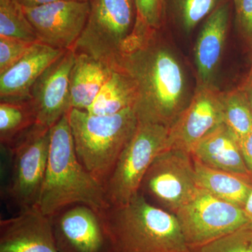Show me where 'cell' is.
<instances>
[{
  "instance_id": "obj_12",
  "label": "cell",
  "mask_w": 252,
  "mask_h": 252,
  "mask_svg": "<svg viewBox=\"0 0 252 252\" xmlns=\"http://www.w3.org/2000/svg\"><path fill=\"white\" fill-rule=\"evenodd\" d=\"M51 222L59 252H114L102 212L74 205L51 217Z\"/></svg>"
},
{
  "instance_id": "obj_31",
  "label": "cell",
  "mask_w": 252,
  "mask_h": 252,
  "mask_svg": "<svg viewBox=\"0 0 252 252\" xmlns=\"http://www.w3.org/2000/svg\"><path fill=\"white\" fill-rule=\"evenodd\" d=\"M243 209L248 220V224L247 228H252V190L251 193L249 195Z\"/></svg>"
},
{
  "instance_id": "obj_1",
  "label": "cell",
  "mask_w": 252,
  "mask_h": 252,
  "mask_svg": "<svg viewBox=\"0 0 252 252\" xmlns=\"http://www.w3.org/2000/svg\"><path fill=\"white\" fill-rule=\"evenodd\" d=\"M158 31L137 17L119 68L135 82L137 97L134 108L139 122L170 128L193 95L183 64Z\"/></svg>"
},
{
  "instance_id": "obj_29",
  "label": "cell",
  "mask_w": 252,
  "mask_h": 252,
  "mask_svg": "<svg viewBox=\"0 0 252 252\" xmlns=\"http://www.w3.org/2000/svg\"><path fill=\"white\" fill-rule=\"evenodd\" d=\"M240 146L244 161L252 176V130L240 140Z\"/></svg>"
},
{
  "instance_id": "obj_32",
  "label": "cell",
  "mask_w": 252,
  "mask_h": 252,
  "mask_svg": "<svg viewBox=\"0 0 252 252\" xmlns=\"http://www.w3.org/2000/svg\"><path fill=\"white\" fill-rule=\"evenodd\" d=\"M242 88H243L245 92L246 93L249 102H250L252 109V79H248V81L242 86Z\"/></svg>"
},
{
  "instance_id": "obj_7",
  "label": "cell",
  "mask_w": 252,
  "mask_h": 252,
  "mask_svg": "<svg viewBox=\"0 0 252 252\" xmlns=\"http://www.w3.org/2000/svg\"><path fill=\"white\" fill-rule=\"evenodd\" d=\"M169 128L140 122L104 186L109 205H124L139 193L144 176L154 159L166 149Z\"/></svg>"
},
{
  "instance_id": "obj_22",
  "label": "cell",
  "mask_w": 252,
  "mask_h": 252,
  "mask_svg": "<svg viewBox=\"0 0 252 252\" xmlns=\"http://www.w3.org/2000/svg\"><path fill=\"white\" fill-rule=\"evenodd\" d=\"M223 124L234 132L239 141L252 130V109L243 88L222 92Z\"/></svg>"
},
{
  "instance_id": "obj_23",
  "label": "cell",
  "mask_w": 252,
  "mask_h": 252,
  "mask_svg": "<svg viewBox=\"0 0 252 252\" xmlns=\"http://www.w3.org/2000/svg\"><path fill=\"white\" fill-rule=\"evenodd\" d=\"M0 36L31 43L38 41L24 9L15 0H0Z\"/></svg>"
},
{
  "instance_id": "obj_25",
  "label": "cell",
  "mask_w": 252,
  "mask_h": 252,
  "mask_svg": "<svg viewBox=\"0 0 252 252\" xmlns=\"http://www.w3.org/2000/svg\"><path fill=\"white\" fill-rule=\"evenodd\" d=\"M191 252H252V228H241Z\"/></svg>"
},
{
  "instance_id": "obj_30",
  "label": "cell",
  "mask_w": 252,
  "mask_h": 252,
  "mask_svg": "<svg viewBox=\"0 0 252 252\" xmlns=\"http://www.w3.org/2000/svg\"><path fill=\"white\" fill-rule=\"evenodd\" d=\"M18 4L21 5L23 8H34L54 2L58 0H15Z\"/></svg>"
},
{
  "instance_id": "obj_24",
  "label": "cell",
  "mask_w": 252,
  "mask_h": 252,
  "mask_svg": "<svg viewBox=\"0 0 252 252\" xmlns=\"http://www.w3.org/2000/svg\"><path fill=\"white\" fill-rule=\"evenodd\" d=\"M182 26L190 32L220 5V0H175Z\"/></svg>"
},
{
  "instance_id": "obj_14",
  "label": "cell",
  "mask_w": 252,
  "mask_h": 252,
  "mask_svg": "<svg viewBox=\"0 0 252 252\" xmlns=\"http://www.w3.org/2000/svg\"><path fill=\"white\" fill-rule=\"evenodd\" d=\"M0 252H59L51 217L35 206L0 220Z\"/></svg>"
},
{
  "instance_id": "obj_5",
  "label": "cell",
  "mask_w": 252,
  "mask_h": 252,
  "mask_svg": "<svg viewBox=\"0 0 252 252\" xmlns=\"http://www.w3.org/2000/svg\"><path fill=\"white\" fill-rule=\"evenodd\" d=\"M51 128L36 124L1 149L9 157V179L1 195L18 212L37 206L49 159Z\"/></svg>"
},
{
  "instance_id": "obj_15",
  "label": "cell",
  "mask_w": 252,
  "mask_h": 252,
  "mask_svg": "<svg viewBox=\"0 0 252 252\" xmlns=\"http://www.w3.org/2000/svg\"><path fill=\"white\" fill-rule=\"evenodd\" d=\"M65 51L54 49L36 41L8 70L0 74L1 101L19 102L30 99L36 79Z\"/></svg>"
},
{
  "instance_id": "obj_18",
  "label": "cell",
  "mask_w": 252,
  "mask_h": 252,
  "mask_svg": "<svg viewBox=\"0 0 252 252\" xmlns=\"http://www.w3.org/2000/svg\"><path fill=\"white\" fill-rule=\"evenodd\" d=\"M114 69L88 55L75 53L69 80L72 109L87 110Z\"/></svg>"
},
{
  "instance_id": "obj_19",
  "label": "cell",
  "mask_w": 252,
  "mask_h": 252,
  "mask_svg": "<svg viewBox=\"0 0 252 252\" xmlns=\"http://www.w3.org/2000/svg\"><path fill=\"white\" fill-rule=\"evenodd\" d=\"M193 160L198 188L243 208L252 190V180Z\"/></svg>"
},
{
  "instance_id": "obj_16",
  "label": "cell",
  "mask_w": 252,
  "mask_h": 252,
  "mask_svg": "<svg viewBox=\"0 0 252 252\" xmlns=\"http://www.w3.org/2000/svg\"><path fill=\"white\" fill-rule=\"evenodd\" d=\"M229 16V4L220 3L207 17L200 31L194 49L198 86H215L226 40Z\"/></svg>"
},
{
  "instance_id": "obj_3",
  "label": "cell",
  "mask_w": 252,
  "mask_h": 252,
  "mask_svg": "<svg viewBox=\"0 0 252 252\" xmlns=\"http://www.w3.org/2000/svg\"><path fill=\"white\" fill-rule=\"evenodd\" d=\"M102 215L114 252H192L175 215L140 192Z\"/></svg>"
},
{
  "instance_id": "obj_21",
  "label": "cell",
  "mask_w": 252,
  "mask_h": 252,
  "mask_svg": "<svg viewBox=\"0 0 252 252\" xmlns=\"http://www.w3.org/2000/svg\"><path fill=\"white\" fill-rule=\"evenodd\" d=\"M36 124L29 99L0 102V142L6 147Z\"/></svg>"
},
{
  "instance_id": "obj_8",
  "label": "cell",
  "mask_w": 252,
  "mask_h": 252,
  "mask_svg": "<svg viewBox=\"0 0 252 252\" xmlns=\"http://www.w3.org/2000/svg\"><path fill=\"white\" fill-rule=\"evenodd\" d=\"M174 215L190 250L200 248L248 226L243 207L199 189Z\"/></svg>"
},
{
  "instance_id": "obj_9",
  "label": "cell",
  "mask_w": 252,
  "mask_h": 252,
  "mask_svg": "<svg viewBox=\"0 0 252 252\" xmlns=\"http://www.w3.org/2000/svg\"><path fill=\"white\" fill-rule=\"evenodd\" d=\"M198 189L190 154L167 149L154 159L144 176L140 192L164 210L175 214L193 198Z\"/></svg>"
},
{
  "instance_id": "obj_6",
  "label": "cell",
  "mask_w": 252,
  "mask_h": 252,
  "mask_svg": "<svg viewBox=\"0 0 252 252\" xmlns=\"http://www.w3.org/2000/svg\"><path fill=\"white\" fill-rule=\"evenodd\" d=\"M84 31L73 48L117 69L137 20L135 0H91Z\"/></svg>"
},
{
  "instance_id": "obj_26",
  "label": "cell",
  "mask_w": 252,
  "mask_h": 252,
  "mask_svg": "<svg viewBox=\"0 0 252 252\" xmlns=\"http://www.w3.org/2000/svg\"><path fill=\"white\" fill-rule=\"evenodd\" d=\"M33 44L15 38L0 36V74L19 61Z\"/></svg>"
},
{
  "instance_id": "obj_13",
  "label": "cell",
  "mask_w": 252,
  "mask_h": 252,
  "mask_svg": "<svg viewBox=\"0 0 252 252\" xmlns=\"http://www.w3.org/2000/svg\"><path fill=\"white\" fill-rule=\"evenodd\" d=\"M75 52L64 51L41 74L30 92L36 124L51 128L72 109L69 80Z\"/></svg>"
},
{
  "instance_id": "obj_17",
  "label": "cell",
  "mask_w": 252,
  "mask_h": 252,
  "mask_svg": "<svg viewBox=\"0 0 252 252\" xmlns=\"http://www.w3.org/2000/svg\"><path fill=\"white\" fill-rule=\"evenodd\" d=\"M190 155L207 166L252 180L244 161L238 137L224 124L200 141Z\"/></svg>"
},
{
  "instance_id": "obj_20",
  "label": "cell",
  "mask_w": 252,
  "mask_h": 252,
  "mask_svg": "<svg viewBox=\"0 0 252 252\" xmlns=\"http://www.w3.org/2000/svg\"><path fill=\"white\" fill-rule=\"evenodd\" d=\"M137 97L135 82L125 71L117 68L86 112L94 115H112L135 107Z\"/></svg>"
},
{
  "instance_id": "obj_2",
  "label": "cell",
  "mask_w": 252,
  "mask_h": 252,
  "mask_svg": "<svg viewBox=\"0 0 252 252\" xmlns=\"http://www.w3.org/2000/svg\"><path fill=\"white\" fill-rule=\"evenodd\" d=\"M69 113L51 127L49 159L37 205L51 218L74 205H87L99 212L110 206L103 186L78 158Z\"/></svg>"
},
{
  "instance_id": "obj_28",
  "label": "cell",
  "mask_w": 252,
  "mask_h": 252,
  "mask_svg": "<svg viewBox=\"0 0 252 252\" xmlns=\"http://www.w3.org/2000/svg\"><path fill=\"white\" fill-rule=\"evenodd\" d=\"M234 4L240 33L252 44V0H234Z\"/></svg>"
},
{
  "instance_id": "obj_27",
  "label": "cell",
  "mask_w": 252,
  "mask_h": 252,
  "mask_svg": "<svg viewBox=\"0 0 252 252\" xmlns=\"http://www.w3.org/2000/svg\"><path fill=\"white\" fill-rule=\"evenodd\" d=\"M137 17L152 29L158 31L163 18V0H135Z\"/></svg>"
},
{
  "instance_id": "obj_33",
  "label": "cell",
  "mask_w": 252,
  "mask_h": 252,
  "mask_svg": "<svg viewBox=\"0 0 252 252\" xmlns=\"http://www.w3.org/2000/svg\"><path fill=\"white\" fill-rule=\"evenodd\" d=\"M248 79H252V67L251 69V72H250V76H249Z\"/></svg>"
},
{
  "instance_id": "obj_34",
  "label": "cell",
  "mask_w": 252,
  "mask_h": 252,
  "mask_svg": "<svg viewBox=\"0 0 252 252\" xmlns=\"http://www.w3.org/2000/svg\"><path fill=\"white\" fill-rule=\"evenodd\" d=\"M76 1H91V0H76Z\"/></svg>"
},
{
  "instance_id": "obj_11",
  "label": "cell",
  "mask_w": 252,
  "mask_h": 252,
  "mask_svg": "<svg viewBox=\"0 0 252 252\" xmlns=\"http://www.w3.org/2000/svg\"><path fill=\"white\" fill-rule=\"evenodd\" d=\"M221 96L216 86H198L188 106L169 128L166 149L190 154L200 141L222 125Z\"/></svg>"
},
{
  "instance_id": "obj_4",
  "label": "cell",
  "mask_w": 252,
  "mask_h": 252,
  "mask_svg": "<svg viewBox=\"0 0 252 252\" xmlns=\"http://www.w3.org/2000/svg\"><path fill=\"white\" fill-rule=\"evenodd\" d=\"M69 123L79 161L104 188L138 126L135 108L112 115L72 109Z\"/></svg>"
},
{
  "instance_id": "obj_10",
  "label": "cell",
  "mask_w": 252,
  "mask_h": 252,
  "mask_svg": "<svg viewBox=\"0 0 252 252\" xmlns=\"http://www.w3.org/2000/svg\"><path fill=\"white\" fill-rule=\"evenodd\" d=\"M38 41L54 48L73 49L84 31L90 1L58 0L34 8H23Z\"/></svg>"
}]
</instances>
